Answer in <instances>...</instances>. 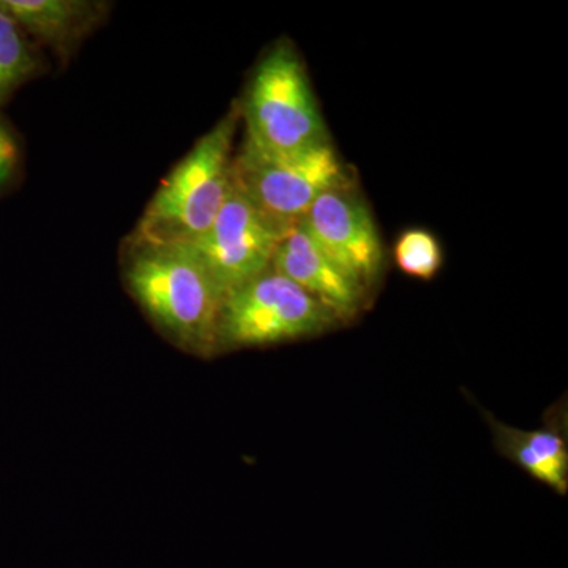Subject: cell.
Segmentation results:
<instances>
[{
	"instance_id": "12",
	"label": "cell",
	"mask_w": 568,
	"mask_h": 568,
	"mask_svg": "<svg viewBox=\"0 0 568 568\" xmlns=\"http://www.w3.org/2000/svg\"><path fill=\"white\" fill-rule=\"evenodd\" d=\"M396 267L413 278H435L444 263L439 241L425 230H409L399 235L394 248Z\"/></svg>"
},
{
	"instance_id": "13",
	"label": "cell",
	"mask_w": 568,
	"mask_h": 568,
	"mask_svg": "<svg viewBox=\"0 0 568 568\" xmlns=\"http://www.w3.org/2000/svg\"><path fill=\"white\" fill-rule=\"evenodd\" d=\"M21 149L13 132L0 121V193L14 182L20 173Z\"/></svg>"
},
{
	"instance_id": "5",
	"label": "cell",
	"mask_w": 568,
	"mask_h": 568,
	"mask_svg": "<svg viewBox=\"0 0 568 568\" xmlns=\"http://www.w3.org/2000/svg\"><path fill=\"white\" fill-rule=\"evenodd\" d=\"M339 323L327 306L268 268L224 298L220 351L312 338Z\"/></svg>"
},
{
	"instance_id": "10",
	"label": "cell",
	"mask_w": 568,
	"mask_h": 568,
	"mask_svg": "<svg viewBox=\"0 0 568 568\" xmlns=\"http://www.w3.org/2000/svg\"><path fill=\"white\" fill-rule=\"evenodd\" d=\"M108 9V3L91 0H0V10L29 39L51 48L61 59H69L99 28Z\"/></svg>"
},
{
	"instance_id": "1",
	"label": "cell",
	"mask_w": 568,
	"mask_h": 568,
	"mask_svg": "<svg viewBox=\"0 0 568 568\" xmlns=\"http://www.w3.org/2000/svg\"><path fill=\"white\" fill-rule=\"evenodd\" d=\"M123 278L142 312L171 342L189 353H219L226 294L192 245L126 242Z\"/></svg>"
},
{
	"instance_id": "9",
	"label": "cell",
	"mask_w": 568,
	"mask_h": 568,
	"mask_svg": "<svg viewBox=\"0 0 568 568\" xmlns=\"http://www.w3.org/2000/svg\"><path fill=\"white\" fill-rule=\"evenodd\" d=\"M500 455L559 496L568 493L567 409L559 405L534 429H519L485 414Z\"/></svg>"
},
{
	"instance_id": "4",
	"label": "cell",
	"mask_w": 568,
	"mask_h": 568,
	"mask_svg": "<svg viewBox=\"0 0 568 568\" xmlns=\"http://www.w3.org/2000/svg\"><path fill=\"white\" fill-rule=\"evenodd\" d=\"M233 182L250 203L283 230L301 222L317 197L349 185L345 164L328 141L293 152H267L242 142Z\"/></svg>"
},
{
	"instance_id": "2",
	"label": "cell",
	"mask_w": 568,
	"mask_h": 568,
	"mask_svg": "<svg viewBox=\"0 0 568 568\" xmlns=\"http://www.w3.org/2000/svg\"><path fill=\"white\" fill-rule=\"evenodd\" d=\"M241 104L175 164L130 234L132 244L190 245L211 227L233 186L234 136Z\"/></svg>"
},
{
	"instance_id": "7",
	"label": "cell",
	"mask_w": 568,
	"mask_h": 568,
	"mask_svg": "<svg viewBox=\"0 0 568 568\" xmlns=\"http://www.w3.org/2000/svg\"><path fill=\"white\" fill-rule=\"evenodd\" d=\"M301 224L328 260L366 291L383 274L384 246L375 219L349 185L317 197Z\"/></svg>"
},
{
	"instance_id": "6",
	"label": "cell",
	"mask_w": 568,
	"mask_h": 568,
	"mask_svg": "<svg viewBox=\"0 0 568 568\" xmlns=\"http://www.w3.org/2000/svg\"><path fill=\"white\" fill-rule=\"evenodd\" d=\"M286 231L257 211L233 182L211 227L190 245L227 295L271 268Z\"/></svg>"
},
{
	"instance_id": "8",
	"label": "cell",
	"mask_w": 568,
	"mask_h": 568,
	"mask_svg": "<svg viewBox=\"0 0 568 568\" xmlns=\"http://www.w3.org/2000/svg\"><path fill=\"white\" fill-rule=\"evenodd\" d=\"M271 268L327 306L342 323H347L364 306L365 287L328 260L301 222L280 239Z\"/></svg>"
},
{
	"instance_id": "11",
	"label": "cell",
	"mask_w": 568,
	"mask_h": 568,
	"mask_svg": "<svg viewBox=\"0 0 568 568\" xmlns=\"http://www.w3.org/2000/svg\"><path fill=\"white\" fill-rule=\"evenodd\" d=\"M41 71L43 59L33 41L0 10V106Z\"/></svg>"
},
{
	"instance_id": "3",
	"label": "cell",
	"mask_w": 568,
	"mask_h": 568,
	"mask_svg": "<svg viewBox=\"0 0 568 568\" xmlns=\"http://www.w3.org/2000/svg\"><path fill=\"white\" fill-rule=\"evenodd\" d=\"M241 119L245 144L267 152H293L328 141L304 63L287 41L257 63Z\"/></svg>"
}]
</instances>
